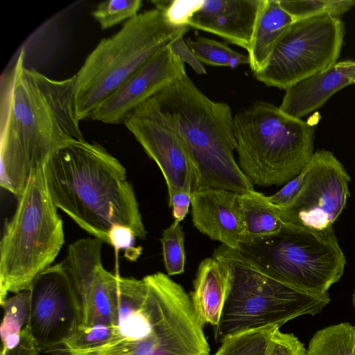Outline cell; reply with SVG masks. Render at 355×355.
<instances>
[{"label": "cell", "mask_w": 355, "mask_h": 355, "mask_svg": "<svg viewBox=\"0 0 355 355\" xmlns=\"http://www.w3.org/2000/svg\"><path fill=\"white\" fill-rule=\"evenodd\" d=\"M277 328L279 327L270 326L230 336L221 343L214 355H268Z\"/></svg>", "instance_id": "25"}, {"label": "cell", "mask_w": 355, "mask_h": 355, "mask_svg": "<svg viewBox=\"0 0 355 355\" xmlns=\"http://www.w3.org/2000/svg\"><path fill=\"white\" fill-rule=\"evenodd\" d=\"M108 244L116 250H125V257L130 261H135L141 254V248H135V235L128 227L116 225L112 227L107 235Z\"/></svg>", "instance_id": "29"}, {"label": "cell", "mask_w": 355, "mask_h": 355, "mask_svg": "<svg viewBox=\"0 0 355 355\" xmlns=\"http://www.w3.org/2000/svg\"><path fill=\"white\" fill-rule=\"evenodd\" d=\"M238 165L253 185L285 184L313 152L314 128L279 107L257 101L234 115Z\"/></svg>", "instance_id": "8"}, {"label": "cell", "mask_w": 355, "mask_h": 355, "mask_svg": "<svg viewBox=\"0 0 355 355\" xmlns=\"http://www.w3.org/2000/svg\"><path fill=\"white\" fill-rule=\"evenodd\" d=\"M184 232L179 223L173 222L164 230L160 239L163 261L168 276L180 275L185 267Z\"/></svg>", "instance_id": "27"}, {"label": "cell", "mask_w": 355, "mask_h": 355, "mask_svg": "<svg viewBox=\"0 0 355 355\" xmlns=\"http://www.w3.org/2000/svg\"><path fill=\"white\" fill-rule=\"evenodd\" d=\"M260 0L190 1L184 25L248 51Z\"/></svg>", "instance_id": "16"}, {"label": "cell", "mask_w": 355, "mask_h": 355, "mask_svg": "<svg viewBox=\"0 0 355 355\" xmlns=\"http://www.w3.org/2000/svg\"><path fill=\"white\" fill-rule=\"evenodd\" d=\"M304 171L288 181L277 192L268 196V200L276 207L284 208L288 206L297 196L303 182Z\"/></svg>", "instance_id": "31"}, {"label": "cell", "mask_w": 355, "mask_h": 355, "mask_svg": "<svg viewBox=\"0 0 355 355\" xmlns=\"http://www.w3.org/2000/svg\"><path fill=\"white\" fill-rule=\"evenodd\" d=\"M352 302H353V306H354V311H355V291H354V293L353 297H352Z\"/></svg>", "instance_id": "37"}, {"label": "cell", "mask_w": 355, "mask_h": 355, "mask_svg": "<svg viewBox=\"0 0 355 355\" xmlns=\"http://www.w3.org/2000/svg\"><path fill=\"white\" fill-rule=\"evenodd\" d=\"M303 171V182L293 201L284 208L274 206L284 226L313 231L332 229L349 196V175L326 150L313 153Z\"/></svg>", "instance_id": "11"}, {"label": "cell", "mask_w": 355, "mask_h": 355, "mask_svg": "<svg viewBox=\"0 0 355 355\" xmlns=\"http://www.w3.org/2000/svg\"><path fill=\"white\" fill-rule=\"evenodd\" d=\"M303 343L293 334L277 328L272 335L268 355H305Z\"/></svg>", "instance_id": "30"}, {"label": "cell", "mask_w": 355, "mask_h": 355, "mask_svg": "<svg viewBox=\"0 0 355 355\" xmlns=\"http://www.w3.org/2000/svg\"><path fill=\"white\" fill-rule=\"evenodd\" d=\"M213 257L225 263L232 276L215 339L282 324L304 315H314L330 302L329 293L302 289L267 268L242 246L220 245Z\"/></svg>", "instance_id": "5"}, {"label": "cell", "mask_w": 355, "mask_h": 355, "mask_svg": "<svg viewBox=\"0 0 355 355\" xmlns=\"http://www.w3.org/2000/svg\"><path fill=\"white\" fill-rule=\"evenodd\" d=\"M45 165V164H44ZM44 165L31 173L0 241V302L30 288L64 243L63 222L49 193Z\"/></svg>", "instance_id": "7"}, {"label": "cell", "mask_w": 355, "mask_h": 355, "mask_svg": "<svg viewBox=\"0 0 355 355\" xmlns=\"http://www.w3.org/2000/svg\"><path fill=\"white\" fill-rule=\"evenodd\" d=\"M46 355H71L65 348L61 347L46 354Z\"/></svg>", "instance_id": "35"}, {"label": "cell", "mask_w": 355, "mask_h": 355, "mask_svg": "<svg viewBox=\"0 0 355 355\" xmlns=\"http://www.w3.org/2000/svg\"><path fill=\"white\" fill-rule=\"evenodd\" d=\"M46 184L58 209L103 243L116 225L143 239L146 230L133 186L123 165L104 147L85 139L61 148L44 165Z\"/></svg>", "instance_id": "3"}, {"label": "cell", "mask_w": 355, "mask_h": 355, "mask_svg": "<svg viewBox=\"0 0 355 355\" xmlns=\"http://www.w3.org/2000/svg\"><path fill=\"white\" fill-rule=\"evenodd\" d=\"M170 46L173 51L184 62L188 64L198 74H206L207 71L202 63L196 58L191 49L186 43L184 36H180Z\"/></svg>", "instance_id": "32"}, {"label": "cell", "mask_w": 355, "mask_h": 355, "mask_svg": "<svg viewBox=\"0 0 355 355\" xmlns=\"http://www.w3.org/2000/svg\"><path fill=\"white\" fill-rule=\"evenodd\" d=\"M351 84H355V72L354 73V74L352 76Z\"/></svg>", "instance_id": "36"}, {"label": "cell", "mask_w": 355, "mask_h": 355, "mask_svg": "<svg viewBox=\"0 0 355 355\" xmlns=\"http://www.w3.org/2000/svg\"><path fill=\"white\" fill-rule=\"evenodd\" d=\"M230 268L215 257L199 264L190 298L194 311L203 324L216 327L232 286Z\"/></svg>", "instance_id": "19"}, {"label": "cell", "mask_w": 355, "mask_h": 355, "mask_svg": "<svg viewBox=\"0 0 355 355\" xmlns=\"http://www.w3.org/2000/svg\"><path fill=\"white\" fill-rule=\"evenodd\" d=\"M27 324L40 353L63 347L81 325V312L75 288L62 263L41 272L30 286Z\"/></svg>", "instance_id": "12"}, {"label": "cell", "mask_w": 355, "mask_h": 355, "mask_svg": "<svg viewBox=\"0 0 355 355\" xmlns=\"http://www.w3.org/2000/svg\"><path fill=\"white\" fill-rule=\"evenodd\" d=\"M181 137L197 166L200 188L245 193L254 185L234 156V116L225 102L208 98L185 75L145 101Z\"/></svg>", "instance_id": "4"}, {"label": "cell", "mask_w": 355, "mask_h": 355, "mask_svg": "<svg viewBox=\"0 0 355 355\" xmlns=\"http://www.w3.org/2000/svg\"><path fill=\"white\" fill-rule=\"evenodd\" d=\"M134 135L160 169L168 194L199 189V173L193 157L181 137L158 117L144 102L125 120Z\"/></svg>", "instance_id": "14"}, {"label": "cell", "mask_w": 355, "mask_h": 355, "mask_svg": "<svg viewBox=\"0 0 355 355\" xmlns=\"http://www.w3.org/2000/svg\"><path fill=\"white\" fill-rule=\"evenodd\" d=\"M241 246L282 279L316 293H327L346 264L333 228L313 231L284 226L272 237Z\"/></svg>", "instance_id": "9"}, {"label": "cell", "mask_w": 355, "mask_h": 355, "mask_svg": "<svg viewBox=\"0 0 355 355\" xmlns=\"http://www.w3.org/2000/svg\"><path fill=\"white\" fill-rule=\"evenodd\" d=\"M355 61L337 62L286 90L279 108L301 119L321 107L335 93L351 84Z\"/></svg>", "instance_id": "18"}, {"label": "cell", "mask_w": 355, "mask_h": 355, "mask_svg": "<svg viewBox=\"0 0 355 355\" xmlns=\"http://www.w3.org/2000/svg\"><path fill=\"white\" fill-rule=\"evenodd\" d=\"M241 245H250L279 234L284 224L268 196L254 189L239 193Z\"/></svg>", "instance_id": "21"}, {"label": "cell", "mask_w": 355, "mask_h": 355, "mask_svg": "<svg viewBox=\"0 0 355 355\" xmlns=\"http://www.w3.org/2000/svg\"><path fill=\"white\" fill-rule=\"evenodd\" d=\"M190 296L168 275L119 278L116 323L110 336L71 355H209L203 327Z\"/></svg>", "instance_id": "2"}, {"label": "cell", "mask_w": 355, "mask_h": 355, "mask_svg": "<svg viewBox=\"0 0 355 355\" xmlns=\"http://www.w3.org/2000/svg\"><path fill=\"white\" fill-rule=\"evenodd\" d=\"M141 6V0L104 1L98 4L92 16L102 29H107L137 16Z\"/></svg>", "instance_id": "28"}, {"label": "cell", "mask_w": 355, "mask_h": 355, "mask_svg": "<svg viewBox=\"0 0 355 355\" xmlns=\"http://www.w3.org/2000/svg\"><path fill=\"white\" fill-rule=\"evenodd\" d=\"M185 75L184 63L169 44L137 70L90 119L107 124L123 123L140 105Z\"/></svg>", "instance_id": "15"}, {"label": "cell", "mask_w": 355, "mask_h": 355, "mask_svg": "<svg viewBox=\"0 0 355 355\" xmlns=\"http://www.w3.org/2000/svg\"><path fill=\"white\" fill-rule=\"evenodd\" d=\"M344 35L340 18L323 15L295 21L254 76L266 86L286 90L336 64Z\"/></svg>", "instance_id": "10"}, {"label": "cell", "mask_w": 355, "mask_h": 355, "mask_svg": "<svg viewBox=\"0 0 355 355\" xmlns=\"http://www.w3.org/2000/svg\"><path fill=\"white\" fill-rule=\"evenodd\" d=\"M102 244L96 238L78 239L69 245L67 256L62 262L79 301L81 312L79 330L112 327L116 323L119 275L104 268Z\"/></svg>", "instance_id": "13"}, {"label": "cell", "mask_w": 355, "mask_h": 355, "mask_svg": "<svg viewBox=\"0 0 355 355\" xmlns=\"http://www.w3.org/2000/svg\"><path fill=\"white\" fill-rule=\"evenodd\" d=\"M305 355H355V326L346 322L317 331Z\"/></svg>", "instance_id": "23"}, {"label": "cell", "mask_w": 355, "mask_h": 355, "mask_svg": "<svg viewBox=\"0 0 355 355\" xmlns=\"http://www.w3.org/2000/svg\"><path fill=\"white\" fill-rule=\"evenodd\" d=\"M1 355H40L27 325L23 329L18 345L9 349H2Z\"/></svg>", "instance_id": "34"}, {"label": "cell", "mask_w": 355, "mask_h": 355, "mask_svg": "<svg viewBox=\"0 0 355 355\" xmlns=\"http://www.w3.org/2000/svg\"><path fill=\"white\" fill-rule=\"evenodd\" d=\"M185 41L201 63L232 69L241 64H249L248 55L234 51L223 42L200 35Z\"/></svg>", "instance_id": "24"}, {"label": "cell", "mask_w": 355, "mask_h": 355, "mask_svg": "<svg viewBox=\"0 0 355 355\" xmlns=\"http://www.w3.org/2000/svg\"><path fill=\"white\" fill-rule=\"evenodd\" d=\"M191 191L184 189L168 194V205L172 209L174 222L180 223L186 217L191 203Z\"/></svg>", "instance_id": "33"}, {"label": "cell", "mask_w": 355, "mask_h": 355, "mask_svg": "<svg viewBox=\"0 0 355 355\" xmlns=\"http://www.w3.org/2000/svg\"><path fill=\"white\" fill-rule=\"evenodd\" d=\"M294 21L279 0H260L247 51L253 74L264 66L279 38Z\"/></svg>", "instance_id": "20"}, {"label": "cell", "mask_w": 355, "mask_h": 355, "mask_svg": "<svg viewBox=\"0 0 355 355\" xmlns=\"http://www.w3.org/2000/svg\"><path fill=\"white\" fill-rule=\"evenodd\" d=\"M191 28L172 24L158 8L125 21L102 39L75 76L76 110L80 120L93 113L159 50Z\"/></svg>", "instance_id": "6"}, {"label": "cell", "mask_w": 355, "mask_h": 355, "mask_svg": "<svg viewBox=\"0 0 355 355\" xmlns=\"http://www.w3.org/2000/svg\"><path fill=\"white\" fill-rule=\"evenodd\" d=\"M279 3L295 21L323 15L340 18L355 6L354 0H279Z\"/></svg>", "instance_id": "26"}, {"label": "cell", "mask_w": 355, "mask_h": 355, "mask_svg": "<svg viewBox=\"0 0 355 355\" xmlns=\"http://www.w3.org/2000/svg\"><path fill=\"white\" fill-rule=\"evenodd\" d=\"M239 193L212 187L200 188L191 194L194 227L212 240L232 249H240L242 224Z\"/></svg>", "instance_id": "17"}, {"label": "cell", "mask_w": 355, "mask_h": 355, "mask_svg": "<svg viewBox=\"0 0 355 355\" xmlns=\"http://www.w3.org/2000/svg\"><path fill=\"white\" fill-rule=\"evenodd\" d=\"M3 311L0 327L2 349L16 347L23 329L28 324L30 315V288L8 297L0 302Z\"/></svg>", "instance_id": "22"}, {"label": "cell", "mask_w": 355, "mask_h": 355, "mask_svg": "<svg viewBox=\"0 0 355 355\" xmlns=\"http://www.w3.org/2000/svg\"><path fill=\"white\" fill-rule=\"evenodd\" d=\"M24 50L5 78L0 186L17 198L31 173L67 145L83 140L74 96L75 76L53 80L24 66Z\"/></svg>", "instance_id": "1"}]
</instances>
